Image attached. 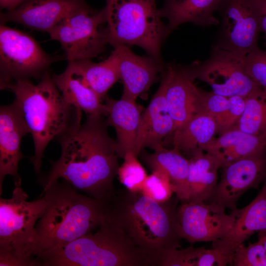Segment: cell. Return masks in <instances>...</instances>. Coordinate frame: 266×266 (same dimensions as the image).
<instances>
[{"label": "cell", "instance_id": "30", "mask_svg": "<svg viewBox=\"0 0 266 266\" xmlns=\"http://www.w3.org/2000/svg\"><path fill=\"white\" fill-rule=\"evenodd\" d=\"M140 192L158 202L168 200L174 193L169 177L161 170H153L147 176Z\"/></svg>", "mask_w": 266, "mask_h": 266}, {"label": "cell", "instance_id": "11", "mask_svg": "<svg viewBox=\"0 0 266 266\" xmlns=\"http://www.w3.org/2000/svg\"><path fill=\"white\" fill-rule=\"evenodd\" d=\"M186 68L194 80L203 81L212 92L227 98H245L260 87L247 74L244 57L214 44L207 59L194 62Z\"/></svg>", "mask_w": 266, "mask_h": 266}, {"label": "cell", "instance_id": "17", "mask_svg": "<svg viewBox=\"0 0 266 266\" xmlns=\"http://www.w3.org/2000/svg\"><path fill=\"white\" fill-rule=\"evenodd\" d=\"M30 133L29 128L17 105L13 102L0 108V194L6 175L13 177L14 185L21 183L18 165L23 155L21 143Z\"/></svg>", "mask_w": 266, "mask_h": 266}, {"label": "cell", "instance_id": "27", "mask_svg": "<svg viewBox=\"0 0 266 266\" xmlns=\"http://www.w3.org/2000/svg\"><path fill=\"white\" fill-rule=\"evenodd\" d=\"M73 62L78 66L86 82L101 100L120 79L118 59L114 50L106 59L99 63L89 60Z\"/></svg>", "mask_w": 266, "mask_h": 266}, {"label": "cell", "instance_id": "2", "mask_svg": "<svg viewBox=\"0 0 266 266\" xmlns=\"http://www.w3.org/2000/svg\"><path fill=\"white\" fill-rule=\"evenodd\" d=\"M178 201L175 197L158 202L141 192L119 189L106 202L105 217L121 228L160 266L166 251L181 246Z\"/></svg>", "mask_w": 266, "mask_h": 266}, {"label": "cell", "instance_id": "33", "mask_svg": "<svg viewBox=\"0 0 266 266\" xmlns=\"http://www.w3.org/2000/svg\"><path fill=\"white\" fill-rule=\"evenodd\" d=\"M228 108L216 121L217 133L221 134L233 128L244 110V98L235 96L229 98Z\"/></svg>", "mask_w": 266, "mask_h": 266}, {"label": "cell", "instance_id": "5", "mask_svg": "<svg viewBox=\"0 0 266 266\" xmlns=\"http://www.w3.org/2000/svg\"><path fill=\"white\" fill-rule=\"evenodd\" d=\"M44 266H158L117 225L104 218L95 233L37 255Z\"/></svg>", "mask_w": 266, "mask_h": 266}, {"label": "cell", "instance_id": "20", "mask_svg": "<svg viewBox=\"0 0 266 266\" xmlns=\"http://www.w3.org/2000/svg\"><path fill=\"white\" fill-rule=\"evenodd\" d=\"M53 80L64 100L87 115L106 116V105L86 82L75 62H68L66 69L52 75Z\"/></svg>", "mask_w": 266, "mask_h": 266}, {"label": "cell", "instance_id": "1", "mask_svg": "<svg viewBox=\"0 0 266 266\" xmlns=\"http://www.w3.org/2000/svg\"><path fill=\"white\" fill-rule=\"evenodd\" d=\"M103 116L87 115L86 121L56 140L61 154L51 162L48 174L39 180L43 188L64 179L75 190L107 202L114 196L113 181L119 167L117 144L108 134Z\"/></svg>", "mask_w": 266, "mask_h": 266}, {"label": "cell", "instance_id": "32", "mask_svg": "<svg viewBox=\"0 0 266 266\" xmlns=\"http://www.w3.org/2000/svg\"><path fill=\"white\" fill-rule=\"evenodd\" d=\"M246 71L261 88L266 89V51L258 47L244 57Z\"/></svg>", "mask_w": 266, "mask_h": 266}, {"label": "cell", "instance_id": "38", "mask_svg": "<svg viewBox=\"0 0 266 266\" xmlns=\"http://www.w3.org/2000/svg\"><path fill=\"white\" fill-rule=\"evenodd\" d=\"M260 26L261 31L265 33L266 39V0H264L263 2Z\"/></svg>", "mask_w": 266, "mask_h": 266}, {"label": "cell", "instance_id": "21", "mask_svg": "<svg viewBox=\"0 0 266 266\" xmlns=\"http://www.w3.org/2000/svg\"><path fill=\"white\" fill-rule=\"evenodd\" d=\"M266 149V133L251 134L233 128L212 139L202 150L216 157L222 167L247 155Z\"/></svg>", "mask_w": 266, "mask_h": 266}, {"label": "cell", "instance_id": "23", "mask_svg": "<svg viewBox=\"0 0 266 266\" xmlns=\"http://www.w3.org/2000/svg\"><path fill=\"white\" fill-rule=\"evenodd\" d=\"M220 0H164L159 9L162 18L167 19V36L175 28L186 23L202 27L217 25L219 21L213 16Z\"/></svg>", "mask_w": 266, "mask_h": 266}, {"label": "cell", "instance_id": "16", "mask_svg": "<svg viewBox=\"0 0 266 266\" xmlns=\"http://www.w3.org/2000/svg\"><path fill=\"white\" fill-rule=\"evenodd\" d=\"M113 48L118 59L120 79L123 84L121 98L136 101L157 80L166 65L162 60L150 56H138L126 45H117Z\"/></svg>", "mask_w": 266, "mask_h": 266}, {"label": "cell", "instance_id": "12", "mask_svg": "<svg viewBox=\"0 0 266 266\" xmlns=\"http://www.w3.org/2000/svg\"><path fill=\"white\" fill-rule=\"evenodd\" d=\"M220 180L205 202L214 203L232 211L241 196L257 189L266 178V149L247 155L221 167Z\"/></svg>", "mask_w": 266, "mask_h": 266}, {"label": "cell", "instance_id": "25", "mask_svg": "<svg viewBox=\"0 0 266 266\" xmlns=\"http://www.w3.org/2000/svg\"><path fill=\"white\" fill-rule=\"evenodd\" d=\"M189 160L187 201L205 202L218 182L221 164L216 157L203 151Z\"/></svg>", "mask_w": 266, "mask_h": 266}, {"label": "cell", "instance_id": "37", "mask_svg": "<svg viewBox=\"0 0 266 266\" xmlns=\"http://www.w3.org/2000/svg\"><path fill=\"white\" fill-rule=\"evenodd\" d=\"M26 0H0L1 8L5 9L7 11H11L25 2Z\"/></svg>", "mask_w": 266, "mask_h": 266}, {"label": "cell", "instance_id": "40", "mask_svg": "<svg viewBox=\"0 0 266 266\" xmlns=\"http://www.w3.org/2000/svg\"><path fill=\"white\" fill-rule=\"evenodd\" d=\"M265 180L266 181V178Z\"/></svg>", "mask_w": 266, "mask_h": 266}, {"label": "cell", "instance_id": "36", "mask_svg": "<svg viewBox=\"0 0 266 266\" xmlns=\"http://www.w3.org/2000/svg\"><path fill=\"white\" fill-rule=\"evenodd\" d=\"M228 264V258L218 249L212 247L207 249L201 247L196 266H225Z\"/></svg>", "mask_w": 266, "mask_h": 266}, {"label": "cell", "instance_id": "14", "mask_svg": "<svg viewBox=\"0 0 266 266\" xmlns=\"http://www.w3.org/2000/svg\"><path fill=\"white\" fill-rule=\"evenodd\" d=\"M166 65L168 77L166 98L174 131L195 116L206 112L203 91L194 84V79L186 66L173 64Z\"/></svg>", "mask_w": 266, "mask_h": 266}, {"label": "cell", "instance_id": "7", "mask_svg": "<svg viewBox=\"0 0 266 266\" xmlns=\"http://www.w3.org/2000/svg\"><path fill=\"white\" fill-rule=\"evenodd\" d=\"M21 183L15 185L12 197L0 199V259L36 257L35 224L46 206L43 197L29 201Z\"/></svg>", "mask_w": 266, "mask_h": 266}, {"label": "cell", "instance_id": "29", "mask_svg": "<svg viewBox=\"0 0 266 266\" xmlns=\"http://www.w3.org/2000/svg\"><path fill=\"white\" fill-rule=\"evenodd\" d=\"M123 158L124 162L117 172L120 182L129 190L140 192L147 177L145 169L133 152L126 153Z\"/></svg>", "mask_w": 266, "mask_h": 266}, {"label": "cell", "instance_id": "15", "mask_svg": "<svg viewBox=\"0 0 266 266\" xmlns=\"http://www.w3.org/2000/svg\"><path fill=\"white\" fill-rule=\"evenodd\" d=\"M167 65L162 73L160 85L140 115L133 153L138 156L146 147L153 150L163 145V139L174 131L166 92L168 81Z\"/></svg>", "mask_w": 266, "mask_h": 266}, {"label": "cell", "instance_id": "28", "mask_svg": "<svg viewBox=\"0 0 266 266\" xmlns=\"http://www.w3.org/2000/svg\"><path fill=\"white\" fill-rule=\"evenodd\" d=\"M244 100V111L234 128L251 134L266 133V89L260 87Z\"/></svg>", "mask_w": 266, "mask_h": 266}, {"label": "cell", "instance_id": "18", "mask_svg": "<svg viewBox=\"0 0 266 266\" xmlns=\"http://www.w3.org/2000/svg\"><path fill=\"white\" fill-rule=\"evenodd\" d=\"M256 198L247 206L233 210L232 226L222 238L212 242V247L222 252L229 260L237 248L253 233L266 234V181Z\"/></svg>", "mask_w": 266, "mask_h": 266}, {"label": "cell", "instance_id": "31", "mask_svg": "<svg viewBox=\"0 0 266 266\" xmlns=\"http://www.w3.org/2000/svg\"><path fill=\"white\" fill-rule=\"evenodd\" d=\"M231 266H266V251L261 242L240 245L233 254Z\"/></svg>", "mask_w": 266, "mask_h": 266}, {"label": "cell", "instance_id": "24", "mask_svg": "<svg viewBox=\"0 0 266 266\" xmlns=\"http://www.w3.org/2000/svg\"><path fill=\"white\" fill-rule=\"evenodd\" d=\"M142 159L152 171L161 170L165 172L179 201H187L189 159L177 149H167L163 145L154 149L152 154L143 153Z\"/></svg>", "mask_w": 266, "mask_h": 266}, {"label": "cell", "instance_id": "10", "mask_svg": "<svg viewBox=\"0 0 266 266\" xmlns=\"http://www.w3.org/2000/svg\"><path fill=\"white\" fill-rule=\"evenodd\" d=\"M263 0H220L221 26L214 44L241 57L258 47Z\"/></svg>", "mask_w": 266, "mask_h": 266}, {"label": "cell", "instance_id": "35", "mask_svg": "<svg viewBox=\"0 0 266 266\" xmlns=\"http://www.w3.org/2000/svg\"><path fill=\"white\" fill-rule=\"evenodd\" d=\"M203 97L206 114L215 121L220 117L229 105V98L211 92H204Z\"/></svg>", "mask_w": 266, "mask_h": 266}, {"label": "cell", "instance_id": "22", "mask_svg": "<svg viewBox=\"0 0 266 266\" xmlns=\"http://www.w3.org/2000/svg\"><path fill=\"white\" fill-rule=\"evenodd\" d=\"M103 100L106 122L116 133L118 155L123 158L127 152H133L142 107L136 101L122 98L116 100L106 96Z\"/></svg>", "mask_w": 266, "mask_h": 266}, {"label": "cell", "instance_id": "8", "mask_svg": "<svg viewBox=\"0 0 266 266\" xmlns=\"http://www.w3.org/2000/svg\"><path fill=\"white\" fill-rule=\"evenodd\" d=\"M48 33L60 43L68 62L92 60L109 44L104 8L93 9L82 0Z\"/></svg>", "mask_w": 266, "mask_h": 266}, {"label": "cell", "instance_id": "19", "mask_svg": "<svg viewBox=\"0 0 266 266\" xmlns=\"http://www.w3.org/2000/svg\"><path fill=\"white\" fill-rule=\"evenodd\" d=\"M82 0H26L16 9L0 14L1 24H20L48 33Z\"/></svg>", "mask_w": 266, "mask_h": 266}, {"label": "cell", "instance_id": "34", "mask_svg": "<svg viewBox=\"0 0 266 266\" xmlns=\"http://www.w3.org/2000/svg\"><path fill=\"white\" fill-rule=\"evenodd\" d=\"M201 248L191 245L186 248L169 250L161 257L160 266H196Z\"/></svg>", "mask_w": 266, "mask_h": 266}, {"label": "cell", "instance_id": "26", "mask_svg": "<svg viewBox=\"0 0 266 266\" xmlns=\"http://www.w3.org/2000/svg\"><path fill=\"white\" fill-rule=\"evenodd\" d=\"M216 133V124L212 117L205 113L196 115L172 133L173 148L190 158L203 151V146Z\"/></svg>", "mask_w": 266, "mask_h": 266}, {"label": "cell", "instance_id": "9", "mask_svg": "<svg viewBox=\"0 0 266 266\" xmlns=\"http://www.w3.org/2000/svg\"><path fill=\"white\" fill-rule=\"evenodd\" d=\"M60 60L46 53L28 33L0 24L1 90L19 80L41 78L50 66Z\"/></svg>", "mask_w": 266, "mask_h": 266}, {"label": "cell", "instance_id": "13", "mask_svg": "<svg viewBox=\"0 0 266 266\" xmlns=\"http://www.w3.org/2000/svg\"><path fill=\"white\" fill-rule=\"evenodd\" d=\"M214 203L186 201L178 206L177 216L182 239L191 244L213 242L223 238L230 229L234 214Z\"/></svg>", "mask_w": 266, "mask_h": 266}, {"label": "cell", "instance_id": "39", "mask_svg": "<svg viewBox=\"0 0 266 266\" xmlns=\"http://www.w3.org/2000/svg\"><path fill=\"white\" fill-rule=\"evenodd\" d=\"M258 240L261 242L266 251V234L259 235Z\"/></svg>", "mask_w": 266, "mask_h": 266}, {"label": "cell", "instance_id": "4", "mask_svg": "<svg viewBox=\"0 0 266 266\" xmlns=\"http://www.w3.org/2000/svg\"><path fill=\"white\" fill-rule=\"evenodd\" d=\"M43 189L46 206L35 227L36 256L91 233L105 218L106 202L77 193L64 179Z\"/></svg>", "mask_w": 266, "mask_h": 266}, {"label": "cell", "instance_id": "6", "mask_svg": "<svg viewBox=\"0 0 266 266\" xmlns=\"http://www.w3.org/2000/svg\"><path fill=\"white\" fill-rule=\"evenodd\" d=\"M109 44L135 45L162 60V43L167 37L156 0H105Z\"/></svg>", "mask_w": 266, "mask_h": 266}, {"label": "cell", "instance_id": "3", "mask_svg": "<svg viewBox=\"0 0 266 266\" xmlns=\"http://www.w3.org/2000/svg\"><path fill=\"white\" fill-rule=\"evenodd\" d=\"M4 89L14 93L13 102L32 135L34 154L31 161L38 173L49 142L80 124L82 111L65 101L49 70L36 85L30 79H22L8 84Z\"/></svg>", "mask_w": 266, "mask_h": 266}]
</instances>
